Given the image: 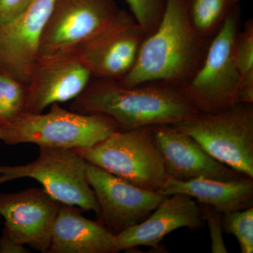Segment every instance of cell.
<instances>
[{
    "instance_id": "cell-5",
    "label": "cell",
    "mask_w": 253,
    "mask_h": 253,
    "mask_svg": "<svg viewBox=\"0 0 253 253\" xmlns=\"http://www.w3.org/2000/svg\"><path fill=\"white\" fill-rule=\"evenodd\" d=\"M173 126L219 162L253 178V104L236 103L218 112H199Z\"/></svg>"
},
{
    "instance_id": "cell-6",
    "label": "cell",
    "mask_w": 253,
    "mask_h": 253,
    "mask_svg": "<svg viewBox=\"0 0 253 253\" xmlns=\"http://www.w3.org/2000/svg\"><path fill=\"white\" fill-rule=\"evenodd\" d=\"M240 5L211 40L202 64L181 90L201 113H215L237 103L239 75L234 59V41L241 29Z\"/></svg>"
},
{
    "instance_id": "cell-19",
    "label": "cell",
    "mask_w": 253,
    "mask_h": 253,
    "mask_svg": "<svg viewBox=\"0 0 253 253\" xmlns=\"http://www.w3.org/2000/svg\"><path fill=\"white\" fill-rule=\"evenodd\" d=\"M234 59L239 75L237 103L253 104V20H247L236 34Z\"/></svg>"
},
{
    "instance_id": "cell-10",
    "label": "cell",
    "mask_w": 253,
    "mask_h": 253,
    "mask_svg": "<svg viewBox=\"0 0 253 253\" xmlns=\"http://www.w3.org/2000/svg\"><path fill=\"white\" fill-rule=\"evenodd\" d=\"M119 10L114 0H56L38 56L75 49L104 29Z\"/></svg>"
},
{
    "instance_id": "cell-18",
    "label": "cell",
    "mask_w": 253,
    "mask_h": 253,
    "mask_svg": "<svg viewBox=\"0 0 253 253\" xmlns=\"http://www.w3.org/2000/svg\"><path fill=\"white\" fill-rule=\"evenodd\" d=\"M241 0H186L188 16L193 27L208 39L219 31Z\"/></svg>"
},
{
    "instance_id": "cell-23",
    "label": "cell",
    "mask_w": 253,
    "mask_h": 253,
    "mask_svg": "<svg viewBox=\"0 0 253 253\" xmlns=\"http://www.w3.org/2000/svg\"><path fill=\"white\" fill-rule=\"evenodd\" d=\"M203 219L207 222L211 239V251L213 253L228 252L223 240L222 213L209 205L199 204Z\"/></svg>"
},
{
    "instance_id": "cell-1",
    "label": "cell",
    "mask_w": 253,
    "mask_h": 253,
    "mask_svg": "<svg viewBox=\"0 0 253 253\" xmlns=\"http://www.w3.org/2000/svg\"><path fill=\"white\" fill-rule=\"evenodd\" d=\"M71 110L109 116L120 130L173 126L199 113L178 86L149 83L126 87L117 81L94 78L73 99Z\"/></svg>"
},
{
    "instance_id": "cell-16",
    "label": "cell",
    "mask_w": 253,
    "mask_h": 253,
    "mask_svg": "<svg viewBox=\"0 0 253 253\" xmlns=\"http://www.w3.org/2000/svg\"><path fill=\"white\" fill-rule=\"evenodd\" d=\"M81 209L61 204L47 253H115L116 235L99 221L84 217Z\"/></svg>"
},
{
    "instance_id": "cell-2",
    "label": "cell",
    "mask_w": 253,
    "mask_h": 253,
    "mask_svg": "<svg viewBox=\"0 0 253 253\" xmlns=\"http://www.w3.org/2000/svg\"><path fill=\"white\" fill-rule=\"evenodd\" d=\"M211 40L193 27L186 0H166L157 28L145 38L134 66L118 82L126 87L163 83L181 88L202 64Z\"/></svg>"
},
{
    "instance_id": "cell-24",
    "label": "cell",
    "mask_w": 253,
    "mask_h": 253,
    "mask_svg": "<svg viewBox=\"0 0 253 253\" xmlns=\"http://www.w3.org/2000/svg\"><path fill=\"white\" fill-rule=\"evenodd\" d=\"M33 0H0V24L17 19L29 7Z\"/></svg>"
},
{
    "instance_id": "cell-13",
    "label": "cell",
    "mask_w": 253,
    "mask_h": 253,
    "mask_svg": "<svg viewBox=\"0 0 253 253\" xmlns=\"http://www.w3.org/2000/svg\"><path fill=\"white\" fill-rule=\"evenodd\" d=\"M56 0H33L17 19L0 24V71L28 84Z\"/></svg>"
},
{
    "instance_id": "cell-22",
    "label": "cell",
    "mask_w": 253,
    "mask_h": 253,
    "mask_svg": "<svg viewBox=\"0 0 253 253\" xmlns=\"http://www.w3.org/2000/svg\"><path fill=\"white\" fill-rule=\"evenodd\" d=\"M130 13L140 25L145 37L154 33L161 22L166 0H126Z\"/></svg>"
},
{
    "instance_id": "cell-21",
    "label": "cell",
    "mask_w": 253,
    "mask_h": 253,
    "mask_svg": "<svg viewBox=\"0 0 253 253\" xmlns=\"http://www.w3.org/2000/svg\"><path fill=\"white\" fill-rule=\"evenodd\" d=\"M223 231L232 234L239 242L241 252L253 253V206L234 212L224 213Z\"/></svg>"
},
{
    "instance_id": "cell-25",
    "label": "cell",
    "mask_w": 253,
    "mask_h": 253,
    "mask_svg": "<svg viewBox=\"0 0 253 253\" xmlns=\"http://www.w3.org/2000/svg\"><path fill=\"white\" fill-rule=\"evenodd\" d=\"M31 251L25 245L20 244L11 239L7 234L2 233L0 236V253H29Z\"/></svg>"
},
{
    "instance_id": "cell-7",
    "label": "cell",
    "mask_w": 253,
    "mask_h": 253,
    "mask_svg": "<svg viewBox=\"0 0 253 253\" xmlns=\"http://www.w3.org/2000/svg\"><path fill=\"white\" fill-rule=\"evenodd\" d=\"M87 163L74 149L40 147L39 156L33 162L0 166V184L31 178L60 204L93 211L98 216L99 205L86 177Z\"/></svg>"
},
{
    "instance_id": "cell-4",
    "label": "cell",
    "mask_w": 253,
    "mask_h": 253,
    "mask_svg": "<svg viewBox=\"0 0 253 253\" xmlns=\"http://www.w3.org/2000/svg\"><path fill=\"white\" fill-rule=\"evenodd\" d=\"M74 150L86 162L142 189L158 191L168 178L151 126L117 131Z\"/></svg>"
},
{
    "instance_id": "cell-8",
    "label": "cell",
    "mask_w": 253,
    "mask_h": 253,
    "mask_svg": "<svg viewBox=\"0 0 253 253\" xmlns=\"http://www.w3.org/2000/svg\"><path fill=\"white\" fill-rule=\"evenodd\" d=\"M145 38L134 16L120 9L104 29L75 49L92 78L120 81L134 66Z\"/></svg>"
},
{
    "instance_id": "cell-15",
    "label": "cell",
    "mask_w": 253,
    "mask_h": 253,
    "mask_svg": "<svg viewBox=\"0 0 253 253\" xmlns=\"http://www.w3.org/2000/svg\"><path fill=\"white\" fill-rule=\"evenodd\" d=\"M199 203L183 194L168 196L144 221L116 235V253L149 246L157 249L173 231L186 227L196 231L204 226Z\"/></svg>"
},
{
    "instance_id": "cell-14",
    "label": "cell",
    "mask_w": 253,
    "mask_h": 253,
    "mask_svg": "<svg viewBox=\"0 0 253 253\" xmlns=\"http://www.w3.org/2000/svg\"><path fill=\"white\" fill-rule=\"evenodd\" d=\"M151 129L168 178L231 181L249 177L214 159L191 136L173 126H154Z\"/></svg>"
},
{
    "instance_id": "cell-20",
    "label": "cell",
    "mask_w": 253,
    "mask_h": 253,
    "mask_svg": "<svg viewBox=\"0 0 253 253\" xmlns=\"http://www.w3.org/2000/svg\"><path fill=\"white\" fill-rule=\"evenodd\" d=\"M28 84L0 71V128L24 113Z\"/></svg>"
},
{
    "instance_id": "cell-9",
    "label": "cell",
    "mask_w": 253,
    "mask_h": 253,
    "mask_svg": "<svg viewBox=\"0 0 253 253\" xmlns=\"http://www.w3.org/2000/svg\"><path fill=\"white\" fill-rule=\"evenodd\" d=\"M86 177L99 205L98 221L115 235L144 221L167 197L133 185L89 163Z\"/></svg>"
},
{
    "instance_id": "cell-11",
    "label": "cell",
    "mask_w": 253,
    "mask_h": 253,
    "mask_svg": "<svg viewBox=\"0 0 253 253\" xmlns=\"http://www.w3.org/2000/svg\"><path fill=\"white\" fill-rule=\"evenodd\" d=\"M91 78L75 49L38 56L30 73L24 113H42L54 103L76 99Z\"/></svg>"
},
{
    "instance_id": "cell-3",
    "label": "cell",
    "mask_w": 253,
    "mask_h": 253,
    "mask_svg": "<svg viewBox=\"0 0 253 253\" xmlns=\"http://www.w3.org/2000/svg\"><path fill=\"white\" fill-rule=\"evenodd\" d=\"M119 130L109 116L68 111L54 103L45 114L23 113L0 128V140L11 146L34 144L75 149L89 147Z\"/></svg>"
},
{
    "instance_id": "cell-17",
    "label": "cell",
    "mask_w": 253,
    "mask_h": 253,
    "mask_svg": "<svg viewBox=\"0 0 253 253\" xmlns=\"http://www.w3.org/2000/svg\"><path fill=\"white\" fill-rule=\"evenodd\" d=\"M158 192L166 196L188 195L199 204L209 205L224 214L253 207V178L231 181L199 178L179 181L168 177Z\"/></svg>"
},
{
    "instance_id": "cell-12",
    "label": "cell",
    "mask_w": 253,
    "mask_h": 253,
    "mask_svg": "<svg viewBox=\"0 0 253 253\" xmlns=\"http://www.w3.org/2000/svg\"><path fill=\"white\" fill-rule=\"evenodd\" d=\"M61 204L43 188L0 194V217L4 220L3 232L20 244L47 253Z\"/></svg>"
}]
</instances>
